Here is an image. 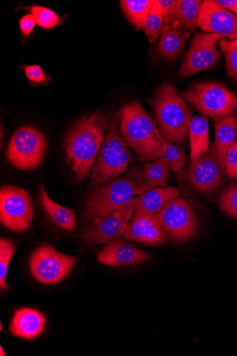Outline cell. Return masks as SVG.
Returning a JSON list of instances; mask_svg holds the SVG:
<instances>
[{"label":"cell","instance_id":"1","mask_svg":"<svg viewBox=\"0 0 237 356\" xmlns=\"http://www.w3.org/2000/svg\"><path fill=\"white\" fill-rule=\"evenodd\" d=\"M108 128V115L99 111L79 120L67 133L64 147L67 161L79 181L88 177Z\"/></svg>","mask_w":237,"mask_h":356},{"label":"cell","instance_id":"2","mask_svg":"<svg viewBox=\"0 0 237 356\" xmlns=\"http://www.w3.org/2000/svg\"><path fill=\"white\" fill-rule=\"evenodd\" d=\"M117 115L122 136L141 161H154L161 156V145L154 132L157 123L140 103L123 106Z\"/></svg>","mask_w":237,"mask_h":356},{"label":"cell","instance_id":"3","mask_svg":"<svg viewBox=\"0 0 237 356\" xmlns=\"http://www.w3.org/2000/svg\"><path fill=\"white\" fill-rule=\"evenodd\" d=\"M153 108L160 132L170 143H184L189 136L193 108L177 88L165 83L156 91Z\"/></svg>","mask_w":237,"mask_h":356},{"label":"cell","instance_id":"4","mask_svg":"<svg viewBox=\"0 0 237 356\" xmlns=\"http://www.w3.org/2000/svg\"><path fill=\"white\" fill-rule=\"evenodd\" d=\"M109 128L90 176L95 186L104 185L123 174L129 167L132 156L129 144L120 131L117 115L108 111Z\"/></svg>","mask_w":237,"mask_h":356},{"label":"cell","instance_id":"5","mask_svg":"<svg viewBox=\"0 0 237 356\" xmlns=\"http://www.w3.org/2000/svg\"><path fill=\"white\" fill-rule=\"evenodd\" d=\"M148 189L147 186L128 173L124 177L101 185L90 194L85 204L84 218L92 220L108 216Z\"/></svg>","mask_w":237,"mask_h":356},{"label":"cell","instance_id":"6","mask_svg":"<svg viewBox=\"0 0 237 356\" xmlns=\"http://www.w3.org/2000/svg\"><path fill=\"white\" fill-rule=\"evenodd\" d=\"M182 97L202 115L213 119L234 115L237 111V97L218 83L196 84L183 91Z\"/></svg>","mask_w":237,"mask_h":356},{"label":"cell","instance_id":"7","mask_svg":"<svg viewBox=\"0 0 237 356\" xmlns=\"http://www.w3.org/2000/svg\"><path fill=\"white\" fill-rule=\"evenodd\" d=\"M45 136L35 127L24 126L11 138L7 159L17 169L27 171L40 166L47 151Z\"/></svg>","mask_w":237,"mask_h":356},{"label":"cell","instance_id":"8","mask_svg":"<svg viewBox=\"0 0 237 356\" xmlns=\"http://www.w3.org/2000/svg\"><path fill=\"white\" fill-rule=\"evenodd\" d=\"M76 257L65 255L48 243L38 247L31 255L29 267L33 277L45 284L64 280L74 268Z\"/></svg>","mask_w":237,"mask_h":356},{"label":"cell","instance_id":"9","mask_svg":"<svg viewBox=\"0 0 237 356\" xmlns=\"http://www.w3.org/2000/svg\"><path fill=\"white\" fill-rule=\"evenodd\" d=\"M0 220L14 232L28 231L33 220V202L29 193L15 186L0 190Z\"/></svg>","mask_w":237,"mask_h":356},{"label":"cell","instance_id":"10","mask_svg":"<svg viewBox=\"0 0 237 356\" xmlns=\"http://www.w3.org/2000/svg\"><path fill=\"white\" fill-rule=\"evenodd\" d=\"M218 34H197L192 40L180 70L182 77H188L202 71L208 70L218 63L221 57L217 45L224 40Z\"/></svg>","mask_w":237,"mask_h":356},{"label":"cell","instance_id":"11","mask_svg":"<svg viewBox=\"0 0 237 356\" xmlns=\"http://www.w3.org/2000/svg\"><path fill=\"white\" fill-rule=\"evenodd\" d=\"M169 237L177 242L192 238L197 230L194 213L184 199L177 198L155 216Z\"/></svg>","mask_w":237,"mask_h":356},{"label":"cell","instance_id":"12","mask_svg":"<svg viewBox=\"0 0 237 356\" xmlns=\"http://www.w3.org/2000/svg\"><path fill=\"white\" fill-rule=\"evenodd\" d=\"M133 211L134 202L132 199L121 209L108 216L92 220L82 235L83 238L88 242L97 244L106 243L117 238L126 232Z\"/></svg>","mask_w":237,"mask_h":356},{"label":"cell","instance_id":"13","mask_svg":"<svg viewBox=\"0 0 237 356\" xmlns=\"http://www.w3.org/2000/svg\"><path fill=\"white\" fill-rule=\"evenodd\" d=\"M222 172L215 143L186 172V179L197 191L207 193L217 189L222 179Z\"/></svg>","mask_w":237,"mask_h":356},{"label":"cell","instance_id":"14","mask_svg":"<svg viewBox=\"0 0 237 356\" xmlns=\"http://www.w3.org/2000/svg\"><path fill=\"white\" fill-rule=\"evenodd\" d=\"M197 26L231 40H237V15L229 12L213 0H205L202 3Z\"/></svg>","mask_w":237,"mask_h":356},{"label":"cell","instance_id":"15","mask_svg":"<svg viewBox=\"0 0 237 356\" xmlns=\"http://www.w3.org/2000/svg\"><path fill=\"white\" fill-rule=\"evenodd\" d=\"M180 195V191L172 186L156 187L147 190L133 198L134 218L155 217Z\"/></svg>","mask_w":237,"mask_h":356},{"label":"cell","instance_id":"16","mask_svg":"<svg viewBox=\"0 0 237 356\" xmlns=\"http://www.w3.org/2000/svg\"><path fill=\"white\" fill-rule=\"evenodd\" d=\"M101 264L108 266H131L143 263L149 254L120 240H115L108 244L97 256Z\"/></svg>","mask_w":237,"mask_h":356},{"label":"cell","instance_id":"17","mask_svg":"<svg viewBox=\"0 0 237 356\" xmlns=\"http://www.w3.org/2000/svg\"><path fill=\"white\" fill-rule=\"evenodd\" d=\"M124 236L127 241L149 245L166 243L169 237L155 217L147 216L134 218L129 224Z\"/></svg>","mask_w":237,"mask_h":356},{"label":"cell","instance_id":"18","mask_svg":"<svg viewBox=\"0 0 237 356\" xmlns=\"http://www.w3.org/2000/svg\"><path fill=\"white\" fill-rule=\"evenodd\" d=\"M46 318L35 309L24 308L17 310L10 325L12 334L23 339H35L45 330Z\"/></svg>","mask_w":237,"mask_h":356},{"label":"cell","instance_id":"19","mask_svg":"<svg viewBox=\"0 0 237 356\" xmlns=\"http://www.w3.org/2000/svg\"><path fill=\"white\" fill-rule=\"evenodd\" d=\"M177 19L172 24H164L158 45L160 54L167 60H175L183 50L190 32H183Z\"/></svg>","mask_w":237,"mask_h":356},{"label":"cell","instance_id":"20","mask_svg":"<svg viewBox=\"0 0 237 356\" xmlns=\"http://www.w3.org/2000/svg\"><path fill=\"white\" fill-rule=\"evenodd\" d=\"M215 127V148L222 174L226 175L225 158L228 149L235 142L237 132V116L231 115L213 120Z\"/></svg>","mask_w":237,"mask_h":356},{"label":"cell","instance_id":"21","mask_svg":"<svg viewBox=\"0 0 237 356\" xmlns=\"http://www.w3.org/2000/svg\"><path fill=\"white\" fill-rule=\"evenodd\" d=\"M170 169L165 159L158 158L152 163H147L141 170L132 168L129 174L149 188L165 187L169 181Z\"/></svg>","mask_w":237,"mask_h":356},{"label":"cell","instance_id":"22","mask_svg":"<svg viewBox=\"0 0 237 356\" xmlns=\"http://www.w3.org/2000/svg\"><path fill=\"white\" fill-rule=\"evenodd\" d=\"M190 140V164L204 155L210 147L209 122L207 118L195 116L193 118L189 129Z\"/></svg>","mask_w":237,"mask_h":356},{"label":"cell","instance_id":"23","mask_svg":"<svg viewBox=\"0 0 237 356\" xmlns=\"http://www.w3.org/2000/svg\"><path fill=\"white\" fill-rule=\"evenodd\" d=\"M39 195L44 210L60 227L67 231L75 229L76 219L73 210L60 206L51 200L43 184L39 188Z\"/></svg>","mask_w":237,"mask_h":356},{"label":"cell","instance_id":"24","mask_svg":"<svg viewBox=\"0 0 237 356\" xmlns=\"http://www.w3.org/2000/svg\"><path fill=\"white\" fill-rule=\"evenodd\" d=\"M122 8L137 29H144L147 17L155 3L154 0H122Z\"/></svg>","mask_w":237,"mask_h":356},{"label":"cell","instance_id":"25","mask_svg":"<svg viewBox=\"0 0 237 356\" xmlns=\"http://www.w3.org/2000/svg\"><path fill=\"white\" fill-rule=\"evenodd\" d=\"M154 132L161 145L162 158L167 161L174 172H178L181 171L186 160L184 150L178 146L172 145L165 139L158 128L154 129Z\"/></svg>","mask_w":237,"mask_h":356},{"label":"cell","instance_id":"26","mask_svg":"<svg viewBox=\"0 0 237 356\" xmlns=\"http://www.w3.org/2000/svg\"><path fill=\"white\" fill-rule=\"evenodd\" d=\"M202 1L197 0H179L177 1V16L181 26L194 30Z\"/></svg>","mask_w":237,"mask_h":356},{"label":"cell","instance_id":"27","mask_svg":"<svg viewBox=\"0 0 237 356\" xmlns=\"http://www.w3.org/2000/svg\"><path fill=\"white\" fill-rule=\"evenodd\" d=\"M20 10H26L31 12L35 17L37 24L45 29H51L61 23V17L58 16L52 10L41 6H25Z\"/></svg>","mask_w":237,"mask_h":356},{"label":"cell","instance_id":"28","mask_svg":"<svg viewBox=\"0 0 237 356\" xmlns=\"http://www.w3.org/2000/svg\"><path fill=\"white\" fill-rule=\"evenodd\" d=\"M16 244L8 239L0 241V288L3 290L9 289L6 277L11 259L16 250Z\"/></svg>","mask_w":237,"mask_h":356},{"label":"cell","instance_id":"29","mask_svg":"<svg viewBox=\"0 0 237 356\" xmlns=\"http://www.w3.org/2000/svg\"><path fill=\"white\" fill-rule=\"evenodd\" d=\"M163 23L161 10L157 1H155L144 27V31L151 44L156 42L163 27Z\"/></svg>","mask_w":237,"mask_h":356},{"label":"cell","instance_id":"30","mask_svg":"<svg viewBox=\"0 0 237 356\" xmlns=\"http://www.w3.org/2000/svg\"><path fill=\"white\" fill-rule=\"evenodd\" d=\"M219 47L226 58L227 72L237 82V40L227 41L224 39L219 42Z\"/></svg>","mask_w":237,"mask_h":356},{"label":"cell","instance_id":"31","mask_svg":"<svg viewBox=\"0 0 237 356\" xmlns=\"http://www.w3.org/2000/svg\"><path fill=\"white\" fill-rule=\"evenodd\" d=\"M219 206L226 214L237 219V184L231 185L221 193Z\"/></svg>","mask_w":237,"mask_h":356},{"label":"cell","instance_id":"32","mask_svg":"<svg viewBox=\"0 0 237 356\" xmlns=\"http://www.w3.org/2000/svg\"><path fill=\"white\" fill-rule=\"evenodd\" d=\"M23 71L26 77L33 86L42 85L46 86L51 80V76L47 75L42 67L38 65H32V66H23Z\"/></svg>","mask_w":237,"mask_h":356},{"label":"cell","instance_id":"33","mask_svg":"<svg viewBox=\"0 0 237 356\" xmlns=\"http://www.w3.org/2000/svg\"><path fill=\"white\" fill-rule=\"evenodd\" d=\"M226 175L230 180L237 179V140L229 147L225 158Z\"/></svg>","mask_w":237,"mask_h":356},{"label":"cell","instance_id":"34","mask_svg":"<svg viewBox=\"0 0 237 356\" xmlns=\"http://www.w3.org/2000/svg\"><path fill=\"white\" fill-rule=\"evenodd\" d=\"M157 3L161 10L165 24H170L177 20V1H174V0H169V1H166V0H157Z\"/></svg>","mask_w":237,"mask_h":356},{"label":"cell","instance_id":"35","mask_svg":"<svg viewBox=\"0 0 237 356\" xmlns=\"http://www.w3.org/2000/svg\"><path fill=\"white\" fill-rule=\"evenodd\" d=\"M37 22L32 14L26 15L19 20V26L22 37L28 38L36 26Z\"/></svg>","mask_w":237,"mask_h":356},{"label":"cell","instance_id":"36","mask_svg":"<svg viewBox=\"0 0 237 356\" xmlns=\"http://www.w3.org/2000/svg\"><path fill=\"white\" fill-rule=\"evenodd\" d=\"M215 2L224 9L230 10L237 15V0H215Z\"/></svg>","mask_w":237,"mask_h":356},{"label":"cell","instance_id":"37","mask_svg":"<svg viewBox=\"0 0 237 356\" xmlns=\"http://www.w3.org/2000/svg\"><path fill=\"white\" fill-rule=\"evenodd\" d=\"M0 350H1V353H0V355H6V354H5V353H4V352H3V348H2V347H1V348H0Z\"/></svg>","mask_w":237,"mask_h":356}]
</instances>
